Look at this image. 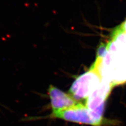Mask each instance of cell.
I'll return each instance as SVG.
<instances>
[{
	"label": "cell",
	"mask_w": 126,
	"mask_h": 126,
	"mask_svg": "<svg viewBox=\"0 0 126 126\" xmlns=\"http://www.w3.org/2000/svg\"><path fill=\"white\" fill-rule=\"evenodd\" d=\"M101 81L99 72L92 65L87 72L76 78L69 89V94L79 102L84 99L86 100Z\"/></svg>",
	"instance_id": "1"
},
{
	"label": "cell",
	"mask_w": 126,
	"mask_h": 126,
	"mask_svg": "<svg viewBox=\"0 0 126 126\" xmlns=\"http://www.w3.org/2000/svg\"><path fill=\"white\" fill-rule=\"evenodd\" d=\"M50 117L78 124L100 126L94 120L90 110L82 103L73 107L52 113Z\"/></svg>",
	"instance_id": "2"
},
{
	"label": "cell",
	"mask_w": 126,
	"mask_h": 126,
	"mask_svg": "<svg viewBox=\"0 0 126 126\" xmlns=\"http://www.w3.org/2000/svg\"><path fill=\"white\" fill-rule=\"evenodd\" d=\"M52 113L72 108L81 102L77 101L70 95L50 85L48 89Z\"/></svg>",
	"instance_id": "3"
},
{
	"label": "cell",
	"mask_w": 126,
	"mask_h": 126,
	"mask_svg": "<svg viewBox=\"0 0 126 126\" xmlns=\"http://www.w3.org/2000/svg\"><path fill=\"white\" fill-rule=\"evenodd\" d=\"M113 86L110 82L101 80L100 84L90 94L86 101V106L90 111L105 108V102Z\"/></svg>",
	"instance_id": "4"
},
{
	"label": "cell",
	"mask_w": 126,
	"mask_h": 126,
	"mask_svg": "<svg viewBox=\"0 0 126 126\" xmlns=\"http://www.w3.org/2000/svg\"><path fill=\"white\" fill-rule=\"evenodd\" d=\"M111 40L115 43L118 53L126 56V32L122 30L120 26L113 31Z\"/></svg>",
	"instance_id": "5"
},
{
	"label": "cell",
	"mask_w": 126,
	"mask_h": 126,
	"mask_svg": "<svg viewBox=\"0 0 126 126\" xmlns=\"http://www.w3.org/2000/svg\"><path fill=\"white\" fill-rule=\"evenodd\" d=\"M107 53V45L103 43H100L97 49L96 58L98 60H101L105 56L106 53Z\"/></svg>",
	"instance_id": "6"
},
{
	"label": "cell",
	"mask_w": 126,
	"mask_h": 126,
	"mask_svg": "<svg viewBox=\"0 0 126 126\" xmlns=\"http://www.w3.org/2000/svg\"><path fill=\"white\" fill-rule=\"evenodd\" d=\"M120 27L122 29V30H123L125 32H126V19L124 21V22L120 25Z\"/></svg>",
	"instance_id": "7"
}]
</instances>
